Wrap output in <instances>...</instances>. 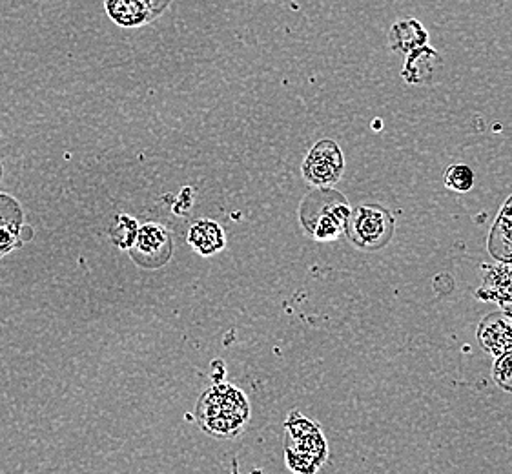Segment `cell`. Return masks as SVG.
I'll return each instance as SVG.
<instances>
[{
  "instance_id": "9c48e42d",
  "label": "cell",
  "mask_w": 512,
  "mask_h": 474,
  "mask_svg": "<svg viewBox=\"0 0 512 474\" xmlns=\"http://www.w3.org/2000/svg\"><path fill=\"white\" fill-rule=\"evenodd\" d=\"M478 340L483 349L494 356L512 349V318L503 312H494L480 323Z\"/></svg>"
},
{
  "instance_id": "8fae6325",
  "label": "cell",
  "mask_w": 512,
  "mask_h": 474,
  "mask_svg": "<svg viewBox=\"0 0 512 474\" xmlns=\"http://www.w3.org/2000/svg\"><path fill=\"white\" fill-rule=\"evenodd\" d=\"M425 44H429V31L418 19H403L390 26L389 48L392 52L409 55Z\"/></svg>"
},
{
  "instance_id": "ac0fdd59",
  "label": "cell",
  "mask_w": 512,
  "mask_h": 474,
  "mask_svg": "<svg viewBox=\"0 0 512 474\" xmlns=\"http://www.w3.org/2000/svg\"><path fill=\"white\" fill-rule=\"evenodd\" d=\"M2 176H4V166H2V161H0V181H2Z\"/></svg>"
},
{
  "instance_id": "e0dca14e",
  "label": "cell",
  "mask_w": 512,
  "mask_h": 474,
  "mask_svg": "<svg viewBox=\"0 0 512 474\" xmlns=\"http://www.w3.org/2000/svg\"><path fill=\"white\" fill-rule=\"evenodd\" d=\"M141 2H144L150 10L154 11L155 17H159L172 0H141Z\"/></svg>"
},
{
  "instance_id": "5b68a950",
  "label": "cell",
  "mask_w": 512,
  "mask_h": 474,
  "mask_svg": "<svg viewBox=\"0 0 512 474\" xmlns=\"http://www.w3.org/2000/svg\"><path fill=\"white\" fill-rule=\"evenodd\" d=\"M301 172L314 188H334L345 172V157L338 143L332 139L318 141L305 157Z\"/></svg>"
},
{
  "instance_id": "7a4b0ae2",
  "label": "cell",
  "mask_w": 512,
  "mask_h": 474,
  "mask_svg": "<svg viewBox=\"0 0 512 474\" xmlns=\"http://www.w3.org/2000/svg\"><path fill=\"white\" fill-rule=\"evenodd\" d=\"M350 205L334 188H314L299 207V221L308 236L328 243L345 234L350 217Z\"/></svg>"
},
{
  "instance_id": "3957f363",
  "label": "cell",
  "mask_w": 512,
  "mask_h": 474,
  "mask_svg": "<svg viewBox=\"0 0 512 474\" xmlns=\"http://www.w3.org/2000/svg\"><path fill=\"white\" fill-rule=\"evenodd\" d=\"M285 458L290 471L312 474L327 462L328 445L318 423L301 413L288 414L285 422Z\"/></svg>"
},
{
  "instance_id": "8992f818",
  "label": "cell",
  "mask_w": 512,
  "mask_h": 474,
  "mask_svg": "<svg viewBox=\"0 0 512 474\" xmlns=\"http://www.w3.org/2000/svg\"><path fill=\"white\" fill-rule=\"evenodd\" d=\"M130 258L144 270L163 268L174 254V241L168 228L159 223H144L139 227L134 245L130 247Z\"/></svg>"
},
{
  "instance_id": "2e32d148",
  "label": "cell",
  "mask_w": 512,
  "mask_h": 474,
  "mask_svg": "<svg viewBox=\"0 0 512 474\" xmlns=\"http://www.w3.org/2000/svg\"><path fill=\"white\" fill-rule=\"evenodd\" d=\"M492 378L503 391L512 392V349L496 358L492 367Z\"/></svg>"
},
{
  "instance_id": "6da1fadb",
  "label": "cell",
  "mask_w": 512,
  "mask_h": 474,
  "mask_svg": "<svg viewBox=\"0 0 512 474\" xmlns=\"http://www.w3.org/2000/svg\"><path fill=\"white\" fill-rule=\"evenodd\" d=\"M195 422L203 433L217 440H232L250 422V403L245 392L232 383H216L195 405Z\"/></svg>"
},
{
  "instance_id": "7c38bea8",
  "label": "cell",
  "mask_w": 512,
  "mask_h": 474,
  "mask_svg": "<svg viewBox=\"0 0 512 474\" xmlns=\"http://www.w3.org/2000/svg\"><path fill=\"white\" fill-rule=\"evenodd\" d=\"M106 11L119 26L135 28L154 21V11L141 0H104Z\"/></svg>"
},
{
  "instance_id": "4fadbf2b",
  "label": "cell",
  "mask_w": 512,
  "mask_h": 474,
  "mask_svg": "<svg viewBox=\"0 0 512 474\" xmlns=\"http://www.w3.org/2000/svg\"><path fill=\"white\" fill-rule=\"evenodd\" d=\"M489 250L494 258L509 261L512 258V196L505 201L489 236Z\"/></svg>"
},
{
  "instance_id": "9a60e30c",
  "label": "cell",
  "mask_w": 512,
  "mask_h": 474,
  "mask_svg": "<svg viewBox=\"0 0 512 474\" xmlns=\"http://www.w3.org/2000/svg\"><path fill=\"white\" fill-rule=\"evenodd\" d=\"M445 186L458 194L471 192L474 186V172L471 166L461 165V163L449 166L445 172Z\"/></svg>"
},
{
  "instance_id": "30bf717a",
  "label": "cell",
  "mask_w": 512,
  "mask_h": 474,
  "mask_svg": "<svg viewBox=\"0 0 512 474\" xmlns=\"http://www.w3.org/2000/svg\"><path fill=\"white\" fill-rule=\"evenodd\" d=\"M186 241L194 248L195 254L210 258L225 250L226 234L223 227L214 219H199L188 228Z\"/></svg>"
},
{
  "instance_id": "ba28073f",
  "label": "cell",
  "mask_w": 512,
  "mask_h": 474,
  "mask_svg": "<svg viewBox=\"0 0 512 474\" xmlns=\"http://www.w3.org/2000/svg\"><path fill=\"white\" fill-rule=\"evenodd\" d=\"M24 210L13 196L0 194V259L22 245Z\"/></svg>"
},
{
  "instance_id": "277c9868",
  "label": "cell",
  "mask_w": 512,
  "mask_h": 474,
  "mask_svg": "<svg viewBox=\"0 0 512 474\" xmlns=\"http://www.w3.org/2000/svg\"><path fill=\"white\" fill-rule=\"evenodd\" d=\"M396 221L387 208L361 205L350 212L345 234L361 250L387 247L394 236Z\"/></svg>"
},
{
  "instance_id": "5bb4252c",
  "label": "cell",
  "mask_w": 512,
  "mask_h": 474,
  "mask_svg": "<svg viewBox=\"0 0 512 474\" xmlns=\"http://www.w3.org/2000/svg\"><path fill=\"white\" fill-rule=\"evenodd\" d=\"M139 227L141 225L137 223L135 217L128 216V214L117 216L113 227L110 228V239H112L113 245L123 248V250H130V247L134 245Z\"/></svg>"
},
{
  "instance_id": "52a82bcc",
  "label": "cell",
  "mask_w": 512,
  "mask_h": 474,
  "mask_svg": "<svg viewBox=\"0 0 512 474\" xmlns=\"http://www.w3.org/2000/svg\"><path fill=\"white\" fill-rule=\"evenodd\" d=\"M405 66L401 77L405 83L414 84V86H427V84L438 83L443 73V59L440 53L432 50L429 44L416 48L414 52L405 55Z\"/></svg>"
}]
</instances>
